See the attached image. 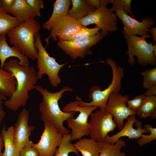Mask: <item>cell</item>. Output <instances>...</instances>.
Returning a JSON list of instances; mask_svg holds the SVG:
<instances>
[{
    "label": "cell",
    "instance_id": "6da1fadb",
    "mask_svg": "<svg viewBox=\"0 0 156 156\" xmlns=\"http://www.w3.org/2000/svg\"><path fill=\"white\" fill-rule=\"evenodd\" d=\"M3 68L11 73L16 80L14 93L9 99L4 102L7 108L16 112L25 105L29 97V92L35 89L38 79L37 73L34 67L20 65L16 59H10L5 62Z\"/></svg>",
    "mask_w": 156,
    "mask_h": 156
},
{
    "label": "cell",
    "instance_id": "7a4b0ae2",
    "mask_svg": "<svg viewBox=\"0 0 156 156\" xmlns=\"http://www.w3.org/2000/svg\"><path fill=\"white\" fill-rule=\"evenodd\" d=\"M34 88L42 96V101L39 104L40 118L42 121L51 123L63 135L70 133V131L64 126L63 122L70 118L74 117L77 112H62L59 106L58 101L64 92L73 91V89L69 86H64L59 91L52 93L39 85L35 86Z\"/></svg>",
    "mask_w": 156,
    "mask_h": 156
},
{
    "label": "cell",
    "instance_id": "3957f363",
    "mask_svg": "<svg viewBox=\"0 0 156 156\" xmlns=\"http://www.w3.org/2000/svg\"><path fill=\"white\" fill-rule=\"evenodd\" d=\"M40 27V23L34 19L26 21L8 31L9 41L28 58L35 60L38 51L35 45V37Z\"/></svg>",
    "mask_w": 156,
    "mask_h": 156
},
{
    "label": "cell",
    "instance_id": "277c9868",
    "mask_svg": "<svg viewBox=\"0 0 156 156\" xmlns=\"http://www.w3.org/2000/svg\"><path fill=\"white\" fill-rule=\"evenodd\" d=\"M107 63L112 68L113 77L110 84L107 88L101 90L98 86H94L89 90V96L92 101L88 103L79 100L80 107L96 106L99 107V110H103L105 108L109 96L113 92H119L121 88V81L124 76V69L112 59L106 60Z\"/></svg>",
    "mask_w": 156,
    "mask_h": 156
},
{
    "label": "cell",
    "instance_id": "5b68a950",
    "mask_svg": "<svg viewBox=\"0 0 156 156\" xmlns=\"http://www.w3.org/2000/svg\"><path fill=\"white\" fill-rule=\"evenodd\" d=\"M149 35L138 37L135 35H124L128 47L126 54L129 55L128 61L132 65L135 63L134 56H136L138 63L146 66L147 64L155 65L156 64V42H147L146 39Z\"/></svg>",
    "mask_w": 156,
    "mask_h": 156
},
{
    "label": "cell",
    "instance_id": "8992f818",
    "mask_svg": "<svg viewBox=\"0 0 156 156\" xmlns=\"http://www.w3.org/2000/svg\"><path fill=\"white\" fill-rule=\"evenodd\" d=\"M35 45L38 51L36 58L38 70L37 73L38 78L40 79L44 74H46L51 85L57 87L61 82L59 72L67 63L59 64L55 59L49 56L43 46L39 33L35 36Z\"/></svg>",
    "mask_w": 156,
    "mask_h": 156
},
{
    "label": "cell",
    "instance_id": "52a82bcc",
    "mask_svg": "<svg viewBox=\"0 0 156 156\" xmlns=\"http://www.w3.org/2000/svg\"><path fill=\"white\" fill-rule=\"evenodd\" d=\"M79 101L76 100L70 102L63 108L64 112L72 111L79 112V114L75 119L71 117L68 119L67 121L68 128H71V140L80 139L89 134V125L88 118L90 113L98 107L96 106L80 107Z\"/></svg>",
    "mask_w": 156,
    "mask_h": 156
},
{
    "label": "cell",
    "instance_id": "ba28073f",
    "mask_svg": "<svg viewBox=\"0 0 156 156\" xmlns=\"http://www.w3.org/2000/svg\"><path fill=\"white\" fill-rule=\"evenodd\" d=\"M90 116V136L97 142L105 141L108 133L116 127L112 115L105 109L96 110Z\"/></svg>",
    "mask_w": 156,
    "mask_h": 156
},
{
    "label": "cell",
    "instance_id": "9c48e42d",
    "mask_svg": "<svg viewBox=\"0 0 156 156\" xmlns=\"http://www.w3.org/2000/svg\"><path fill=\"white\" fill-rule=\"evenodd\" d=\"M118 18L110 12L107 7H100L79 21L84 27L95 24L102 30L100 33L103 37L108 34V32L116 31L118 29Z\"/></svg>",
    "mask_w": 156,
    "mask_h": 156
},
{
    "label": "cell",
    "instance_id": "30bf717a",
    "mask_svg": "<svg viewBox=\"0 0 156 156\" xmlns=\"http://www.w3.org/2000/svg\"><path fill=\"white\" fill-rule=\"evenodd\" d=\"M129 96L122 95L119 92H113L109 96L105 109L112 114L113 120L120 130L124 126V120L131 115H136L127 107V101Z\"/></svg>",
    "mask_w": 156,
    "mask_h": 156
},
{
    "label": "cell",
    "instance_id": "8fae6325",
    "mask_svg": "<svg viewBox=\"0 0 156 156\" xmlns=\"http://www.w3.org/2000/svg\"><path fill=\"white\" fill-rule=\"evenodd\" d=\"M103 37L99 32L88 39L79 40H65L57 42V44L66 54L73 59H83L86 55L92 54L91 48L98 43Z\"/></svg>",
    "mask_w": 156,
    "mask_h": 156
},
{
    "label": "cell",
    "instance_id": "7c38bea8",
    "mask_svg": "<svg viewBox=\"0 0 156 156\" xmlns=\"http://www.w3.org/2000/svg\"><path fill=\"white\" fill-rule=\"evenodd\" d=\"M44 129L37 144L32 146L39 152L38 156H54L61 143L63 135L49 122L44 123Z\"/></svg>",
    "mask_w": 156,
    "mask_h": 156
},
{
    "label": "cell",
    "instance_id": "4fadbf2b",
    "mask_svg": "<svg viewBox=\"0 0 156 156\" xmlns=\"http://www.w3.org/2000/svg\"><path fill=\"white\" fill-rule=\"evenodd\" d=\"M29 118V111L25 108L23 109L18 114L14 127L13 141L18 153L23 148L31 146L34 144L29 140V137L35 127L28 125Z\"/></svg>",
    "mask_w": 156,
    "mask_h": 156
},
{
    "label": "cell",
    "instance_id": "5bb4252c",
    "mask_svg": "<svg viewBox=\"0 0 156 156\" xmlns=\"http://www.w3.org/2000/svg\"><path fill=\"white\" fill-rule=\"evenodd\" d=\"M115 12L114 14L121 19L124 26L121 33L124 35L148 36L149 28L155 24V20L150 17L143 18L139 22L122 10Z\"/></svg>",
    "mask_w": 156,
    "mask_h": 156
},
{
    "label": "cell",
    "instance_id": "9a60e30c",
    "mask_svg": "<svg viewBox=\"0 0 156 156\" xmlns=\"http://www.w3.org/2000/svg\"><path fill=\"white\" fill-rule=\"evenodd\" d=\"M83 26L79 21L68 15L63 16L57 20L50 30V34L45 40L48 42L49 38H52L55 41H64L69 37L79 31Z\"/></svg>",
    "mask_w": 156,
    "mask_h": 156
},
{
    "label": "cell",
    "instance_id": "2e32d148",
    "mask_svg": "<svg viewBox=\"0 0 156 156\" xmlns=\"http://www.w3.org/2000/svg\"><path fill=\"white\" fill-rule=\"evenodd\" d=\"M135 115H133L129 116L120 131L112 136L108 134L105 141L114 144L122 137L126 136L128 139H139L144 133H149L148 130L142 128V122L136 118Z\"/></svg>",
    "mask_w": 156,
    "mask_h": 156
},
{
    "label": "cell",
    "instance_id": "e0dca14e",
    "mask_svg": "<svg viewBox=\"0 0 156 156\" xmlns=\"http://www.w3.org/2000/svg\"><path fill=\"white\" fill-rule=\"evenodd\" d=\"M11 57H17L19 60V65L24 66H29L28 58L23 54L16 48L13 46L11 47L8 44L6 35L0 36V67L3 69L6 59Z\"/></svg>",
    "mask_w": 156,
    "mask_h": 156
},
{
    "label": "cell",
    "instance_id": "ac0fdd59",
    "mask_svg": "<svg viewBox=\"0 0 156 156\" xmlns=\"http://www.w3.org/2000/svg\"><path fill=\"white\" fill-rule=\"evenodd\" d=\"M71 0H56L54 3L53 10L51 16L46 22L42 23V27L50 30L56 21L61 17L67 15Z\"/></svg>",
    "mask_w": 156,
    "mask_h": 156
},
{
    "label": "cell",
    "instance_id": "d6986e66",
    "mask_svg": "<svg viewBox=\"0 0 156 156\" xmlns=\"http://www.w3.org/2000/svg\"><path fill=\"white\" fill-rule=\"evenodd\" d=\"M8 13L17 18L21 23L34 19L36 16L32 8L28 4L26 0H16Z\"/></svg>",
    "mask_w": 156,
    "mask_h": 156
},
{
    "label": "cell",
    "instance_id": "ffe728a7",
    "mask_svg": "<svg viewBox=\"0 0 156 156\" xmlns=\"http://www.w3.org/2000/svg\"><path fill=\"white\" fill-rule=\"evenodd\" d=\"M14 77L10 73L0 67V92L10 98L14 93L17 85Z\"/></svg>",
    "mask_w": 156,
    "mask_h": 156
},
{
    "label": "cell",
    "instance_id": "44dd1931",
    "mask_svg": "<svg viewBox=\"0 0 156 156\" xmlns=\"http://www.w3.org/2000/svg\"><path fill=\"white\" fill-rule=\"evenodd\" d=\"M74 144L83 156H99L100 153V147L97 142L91 138H81Z\"/></svg>",
    "mask_w": 156,
    "mask_h": 156
},
{
    "label": "cell",
    "instance_id": "7402d4cb",
    "mask_svg": "<svg viewBox=\"0 0 156 156\" xmlns=\"http://www.w3.org/2000/svg\"><path fill=\"white\" fill-rule=\"evenodd\" d=\"M72 7L68 15L79 21L96 10L88 4L87 0H72Z\"/></svg>",
    "mask_w": 156,
    "mask_h": 156
},
{
    "label": "cell",
    "instance_id": "603a6c76",
    "mask_svg": "<svg viewBox=\"0 0 156 156\" xmlns=\"http://www.w3.org/2000/svg\"><path fill=\"white\" fill-rule=\"evenodd\" d=\"M100 148L99 156H126L125 153L121 149L126 146V143L120 138L114 144L106 141L97 142Z\"/></svg>",
    "mask_w": 156,
    "mask_h": 156
},
{
    "label": "cell",
    "instance_id": "cb8c5ba5",
    "mask_svg": "<svg viewBox=\"0 0 156 156\" xmlns=\"http://www.w3.org/2000/svg\"><path fill=\"white\" fill-rule=\"evenodd\" d=\"M156 96H145L136 112L141 118L151 116L152 119L156 118Z\"/></svg>",
    "mask_w": 156,
    "mask_h": 156
},
{
    "label": "cell",
    "instance_id": "d4e9b609",
    "mask_svg": "<svg viewBox=\"0 0 156 156\" xmlns=\"http://www.w3.org/2000/svg\"><path fill=\"white\" fill-rule=\"evenodd\" d=\"M14 127L10 126L7 130L4 128L1 134L3 140L5 149L2 156H18L13 140Z\"/></svg>",
    "mask_w": 156,
    "mask_h": 156
},
{
    "label": "cell",
    "instance_id": "484cf974",
    "mask_svg": "<svg viewBox=\"0 0 156 156\" xmlns=\"http://www.w3.org/2000/svg\"><path fill=\"white\" fill-rule=\"evenodd\" d=\"M21 23L17 18L0 8V36L7 34L12 29Z\"/></svg>",
    "mask_w": 156,
    "mask_h": 156
},
{
    "label": "cell",
    "instance_id": "4316f807",
    "mask_svg": "<svg viewBox=\"0 0 156 156\" xmlns=\"http://www.w3.org/2000/svg\"><path fill=\"white\" fill-rule=\"evenodd\" d=\"M71 141L70 133L63 135L60 144L54 156H68L69 153L71 152H74L79 156V152L74 144L71 142Z\"/></svg>",
    "mask_w": 156,
    "mask_h": 156
},
{
    "label": "cell",
    "instance_id": "83f0119b",
    "mask_svg": "<svg viewBox=\"0 0 156 156\" xmlns=\"http://www.w3.org/2000/svg\"><path fill=\"white\" fill-rule=\"evenodd\" d=\"M100 29L96 26L92 28H88L83 26L78 32L67 38L65 40H79L88 39L96 35Z\"/></svg>",
    "mask_w": 156,
    "mask_h": 156
},
{
    "label": "cell",
    "instance_id": "f1b7e54d",
    "mask_svg": "<svg viewBox=\"0 0 156 156\" xmlns=\"http://www.w3.org/2000/svg\"><path fill=\"white\" fill-rule=\"evenodd\" d=\"M132 1L131 0H111V3L113 5L109 8L110 11L112 12L118 10H121L126 13H129L132 18L135 19L131 8Z\"/></svg>",
    "mask_w": 156,
    "mask_h": 156
},
{
    "label": "cell",
    "instance_id": "f546056e",
    "mask_svg": "<svg viewBox=\"0 0 156 156\" xmlns=\"http://www.w3.org/2000/svg\"><path fill=\"white\" fill-rule=\"evenodd\" d=\"M143 77V87L148 89L156 85V68L146 69L141 73Z\"/></svg>",
    "mask_w": 156,
    "mask_h": 156
},
{
    "label": "cell",
    "instance_id": "4dcf8cb0",
    "mask_svg": "<svg viewBox=\"0 0 156 156\" xmlns=\"http://www.w3.org/2000/svg\"><path fill=\"white\" fill-rule=\"evenodd\" d=\"M144 127L150 131V134L146 135L143 134L140 138L137 141V144L140 147L156 139V128L153 127L149 124H145Z\"/></svg>",
    "mask_w": 156,
    "mask_h": 156
},
{
    "label": "cell",
    "instance_id": "1f68e13d",
    "mask_svg": "<svg viewBox=\"0 0 156 156\" xmlns=\"http://www.w3.org/2000/svg\"><path fill=\"white\" fill-rule=\"evenodd\" d=\"M145 96L144 94H143L136 96L132 100L128 99L127 101L128 107L133 112H136L139 109L142 102Z\"/></svg>",
    "mask_w": 156,
    "mask_h": 156
},
{
    "label": "cell",
    "instance_id": "d6a6232c",
    "mask_svg": "<svg viewBox=\"0 0 156 156\" xmlns=\"http://www.w3.org/2000/svg\"><path fill=\"white\" fill-rule=\"evenodd\" d=\"M28 4L31 7L36 16L41 17L40 10L44 8V3L42 0H26Z\"/></svg>",
    "mask_w": 156,
    "mask_h": 156
},
{
    "label": "cell",
    "instance_id": "836d02e7",
    "mask_svg": "<svg viewBox=\"0 0 156 156\" xmlns=\"http://www.w3.org/2000/svg\"><path fill=\"white\" fill-rule=\"evenodd\" d=\"M38 150L32 146L23 148L19 153L18 156H38Z\"/></svg>",
    "mask_w": 156,
    "mask_h": 156
},
{
    "label": "cell",
    "instance_id": "e575fe53",
    "mask_svg": "<svg viewBox=\"0 0 156 156\" xmlns=\"http://www.w3.org/2000/svg\"><path fill=\"white\" fill-rule=\"evenodd\" d=\"M16 0H0V8L5 12L8 13Z\"/></svg>",
    "mask_w": 156,
    "mask_h": 156
},
{
    "label": "cell",
    "instance_id": "d590c367",
    "mask_svg": "<svg viewBox=\"0 0 156 156\" xmlns=\"http://www.w3.org/2000/svg\"><path fill=\"white\" fill-rule=\"evenodd\" d=\"M144 94L145 96H156V85H154L148 89Z\"/></svg>",
    "mask_w": 156,
    "mask_h": 156
},
{
    "label": "cell",
    "instance_id": "8d00e7d4",
    "mask_svg": "<svg viewBox=\"0 0 156 156\" xmlns=\"http://www.w3.org/2000/svg\"><path fill=\"white\" fill-rule=\"evenodd\" d=\"M87 1L89 5L96 10L100 7L99 0H87Z\"/></svg>",
    "mask_w": 156,
    "mask_h": 156
},
{
    "label": "cell",
    "instance_id": "74e56055",
    "mask_svg": "<svg viewBox=\"0 0 156 156\" xmlns=\"http://www.w3.org/2000/svg\"><path fill=\"white\" fill-rule=\"evenodd\" d=\"M5 114L6 112L3 109V106L2 104H0V125L1 121L5 116ZM1 136V135L0 134V139Z\"/></svg>",
    "mask_w": 156,
    "mask_h": 156
},
{
    "label": "cell",
    "instance_id": "f35d334b",
    "mask_svg": "<svg viewBox=\"0 0 156 156\" xmlns=\"http://www.w3.org/2000/svg\"><path fill=\"white\" fill-rule=\"evenodd\" d=\"M148 31L149 33H151L153 41H155L156 40V27L151 28L150 29H149Z\"/></svg>",
    "mask_w": 156,
    "mask_h": 156
},
{
    "label": "cell",
    "instance_id": "ab89813d",
    "mask_svg": "<svg viewBox=\"0 0 156 156\" xmlns=\"http://www.w3.org/2000/svg\"><path fill=\"white\" fill-rule=\"evenodd\" d=\"M99 2L100 7H107L111 3V0H100Z\"/></svg>",
    "mask_w": 156,
    "mask_h": 156
},
{
    "label": "cell",
    "instance_id": "60d3db41",
    "mask_svg": "<svg viewBox=\"0 0 156 156\" xmlns=\"http://www.w3.org/2000/svg\"><path fill=\"white\" fill-rule=\"evenodd\" d=\"M1 136L0 139V156H2V153L1 152V150L4 146V143L1 134Z\"/></svg>",
    "mask_w": 156,
    "mask_h": 156
},
{
    "label": "cell",
    "instance_id": "b9f144b4",
    "mask_svg": "<svg viewBox=\"0 0 156 156\" xmlns=\"http://www.w3.org/2000/svg\"><path fill=\"white\" fill-rule=\"evenodd\" d=\"M7 99V97L0 92V104L2 105L3 101H6Z\"/></svg>",
    "mask_w": 156,
    "mask_h": 156
}]
</instances>
